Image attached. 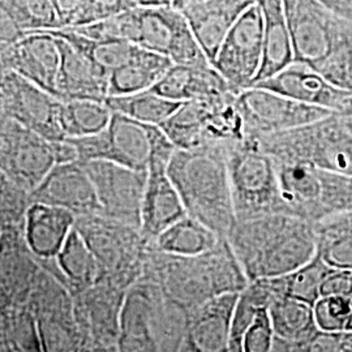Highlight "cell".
Segmentation results:
<instances>
[{"label":"cell","mask_w":352,"mask_h":352,"mask_svg":"<svg viewBox=\"0 0 352 352\" xmlns=\"http://www.w3.org/2000/svg\"><path fill=\"white\" fill-rule=\"evenodd\" d=\"M69 29L94 39H124L145 50L167 56L174 64H212L183 13L173 6H138L113 19Z\"/></svg>","instance_id":"obj_3"},{"label":"cell","mask_w":352,"mask_h":352,"mask_svg":"<svg viewBox=\"0 0 352 352\" xmlns=\"http://www.w3.org/2000/svg\"><path fill=\"white\" fill-rule=\"evenodd\" d=\"M28 308L37 320L42 351H81L71 291L39 265L28 299Z\"/></svg>","instance_id":"obj_11"},{"label":"cell","mask_w":352,"mask_h":352,"mask_svg":"<svg viewBox=\"0 0 352 352\" xmlns=\"http://www.w3.org/2000/svg\"><path fill=\"white\" fill-rule=\"evenodd\" d=\"M0 14L7 16L24 36L63 28L51 0H0Z\"/></svg>","instance_id":"obj_39"},{"label":"cell","mask_w":352,"mask_h":352,"mask_svg":"<svg viewBox=\"0 0 352 352\" xmlns=\"http://www.w3.org/2000/svg\"><path fill=\"white\" fill-rule=\"evenodd\" d=\"M138 6L141 7H164L173 6L174 0H135Z\"/></svg>","instance_id":"obj_49"},{"label":"cell","mask_w":352,"mask_h":352,"mask_svg":"<svg viewBox=\"0 0 352 352\" xmlns=\"http://www.w3.org/2000/svg\"><path fill=\"white\" fill-rule=\"evenodd\" d=\"M317 254L333 269L352 270V209L314 223Z\"/></svg>","instance_id":"obj_34"},{"label":"cell","mask_w":352,"mask_h":352,"mask_svg":"<svg viewBox=\"0 0 352 352\" xmlns=\"http://www.w3.org/2000/svg\"><path fill=\"white\" fill-rule=\"evenodd\" d=\"M347 330H352V315L351 318H350V322H349V325H347Z\"/></svg>","instance_id":"obj_51"},{"label":"cell","mask_w":352,"mask_h":352,"mask_svg":"<svg viewBox=\"0 0 352 352\" xmlns=\"http://www.w3.org/2000/svg\"><path fill=\"white\" fill-rule=\"evenodd\" d=\"M82 1L84 0H51L63 28H69L74 24Z\"/></svg>","instance_id":"obj_47"},{"label":"cell","mask_w":352,"mask_h":352,"mask_svg":"<svg viewBox=\"0 0 352 352\" xmlns=\"http://www.w3.org/2000/svg\"><path fill=\"white\" fill-rule=\"evenodd\" d=\"M321 296L352 298V270L333 269L322 282Z\"/></svg>","instance_id":"obj_46"},{"label":"cell","mask_w":352,"mask_h":352,"mask_svg":"<svg viewBox=\"0 0 352 352\" xmlns=\"http://www.w3.org/2000/svg\"><path fill=\"white\" fill-rule=\"evenodd\" d=\"M157 126L113 113L109 126L100 133L69 140L75 144L80 162L103 160L148 170Z\"/></svg>","instance_id":"obj_14"},{"label":"cell","mask_w":352,"mask_h":352,"mask_svg":"<svg viewBox=\"0 0 352 352\" xmlns=\"http://www.w3.org/2000/svg\"><path fill=\"white\" fill-rule=\"evenodd\" d=\"M151 90L168 100L182 103L223 96L232 91L239 93L214 68L213 64H173Z\"/></svg>","instance_id":"obj_27"},{"label":"cell","mask_w":352,"mask_h":352,"mask_svg":"<svg viewBox=\"0 0 352 352\" xmlns=\"http://www.w3.org/2000/svg\"><path fill=\"white\" fill-rule=\"evenodd\" d=\"M274 337L276 334L269 315V309H263L256 316L254 321L244 336L243 352L272 351Z\"/></svg>","instance_id":"obj_44"},{"label":"cell","mask_w":352,"mask_h":352,"mask_svg":"<svg viewBox=\"0 0 352 352\" xmlns=\"http://www.w3.org/2000/svg\"><path fill=\"white\" fill-rule=\"evenodd\" d=\"M54 36L58 38L60 49L58 98L62 101H106L109 97V74L71 42L56 34Z\"/></svg>","instance_id":"obj_24"},{"label":"cell","mask_w":352,"mask_h":352,"mask_svg":"<svg viewBox=\"0 0 352 352\" xmlns=\"http://www.w3.org/2000/svg\"><path fill=\"white\" fill-rule=\"evenodd\" d=\"M158 291L157 283L144 278L126 289L120 314L119 351H154L151 311Z\"/></svg>","instance_id":"obj_28"},{"label":"cell","mask_w":352,"mask_h":352,"mask_svg":"<svg viewBox=\"0 0 352 352\" xmlns=\"http://www.w3.org/2000/svg\"><path fill=\"white\" fill-rule=\"evenodd\" d=\"M295 62L316 68L352 43V24L336 17L318 0H283Z\"/></svg>","instance_id":"obj_10"},{"label":"cell","mask_w":352,"mask_h":352,"mask_svg":"<svg viewBox=\"0 0 352 352\" xmlns=\"http://www.w3.org/2000/svg\"><path fill=\"white\" fill-rule=\"evenodd\" d=\"M113 110L106 101L65 100L60 104L59 122L65 139L87 138L109 126Z\"/></svg>","instance_id":"obj_36"},{"label":"cell","mask_w":352,"mask_h":352,"mask_svg":"<svg viewBox=\"0 0 352 352\" xmlns=\"http://www.w3.org/2000/svg\"><path fill=\"white\" fill-rule=\"evenodd\" d=\"M238 294H222L189 311L183 351L228 352Z\"/></svg>","instance_id":"obj_23"},{"label":"cell","mask_w":352,"mask_h":352,"mask_svg":"<svg viewBox=\"0 0 352 352\" xmlns=\"http://www.w3.org/2000/svg\"><path fill=\"white\" fill-rule=\"evenodd\" d=\"M62 100L11 69H1L0 113L43 138L64 140L59 122Z\"/></svg>","instance_id":"obj_17"},{"label":"cell","mask_w":352,"mask_h":352,"mask_svg":"<svg viewBox=\"0 0 352 352\" xmlns=\"http://www.w3.org/2000/svg\"><path fill=\"white\" fill-rule=\"evenodd\" d=\"M226 155L223 151L176 149L167 168L187 214L221 236L236 222Z\"/></svg>","instance_id":"obj_4"},{"label":"cell","mask_w":352,"mask_h":352,"mask_svg":"<svg viewBox=\"0 0 352 352\" xmlns=\"http://www.w3.org/2000/svg\"><path fill=\"white\" fill-rule=\"evenodd\" d=\"M256 0H200L180 12L210 63L243 12Z\"/></svg>","instance_id":"obj_25"},{"label":"cell","mask_w":352,"mask_h":352,"mask_svg":"<svg viewBox=\"0 0 352 352\" xmlns=\"http://www.w3.org/2000/svg\"><path fill=\"white\" fill-rule=\"evenodd\" d=\"M252 87L273 90L291 100L340 113L352 91L333 85L314 67L294 62L277 75L261 80Z\"/></svg>","instance_id":"obj_21"},{"label":"cell","mask_w":352,"mask_h":352,"mask_svg":"<svg viewBox=\"0 0 352 352\" xmlns=\"http://www.w3.org/2000/svg\"><path fill=\"white\" fill-rule=\"evenodd\" d=\"M3 347L11 351H42L37 320L28 305L1 308Z\"/></svg>","instance_id":"obj_40"},{"label":"cell","mask_w":352,"mask_h":352,"mask_svg":"<svg viewBox=\"0 0 352 352\" xmlns=\"http://www.w3.org/2000/svg\"><path fill=\"white\" fill-rule=\"evenodd\" d=\"M1 69H11L58 97L60 49L50 32H34L0 46Z\"/></svg>","instance_id":"obj_19"},{"label":"cell","mask_w":352,"mask_h":352,"mask_svg":"<svg viewBox=\"0 0 352 352\" xmlns=\"http://www.w3.org/2000/svg\"><path fill=\"white\" fill-rule=\"evenodd\" d=\"M253 139L276 161L308 162L352 176L351 116L331 113L305 126Z\"/></svg>","instance_id":"obj_5"},{"label":"cell","mask_w":352,"mask_h":352,"mask_svg":"<svg viewBox=\"0 0 352 352\" xmlns=\"http://www.w3.org/2000/svg\"><path fill=\"white\" fill-rule=\"evenodd\" d=\"M30 201L59 206L76 217L101 214L94 184L80 161L55 164L30 193Z\"/></svg>","instance_id":"obj_20"},{"label":"cell","mask_w":352,"mask_h":352,"mask_svg":"<svg viewBox=\"0 0 352 352\" xmlns=\"http://www.w3.org/2000/svg\"><path fill=\"white\" fill-rule=\"evenodd\" d=\"M173 64L167 56L144 49L136 59L116 68L110 74L109 97L128 96L149 90Z\"/></svg>","instance_id":"obj_33"},{"label":"cell","mask_w":352,"mask_h":352,"mask_svg":"<svg viewBox=\"0 0 352 352\" xmlns=\"http://www.w3.org/2000/svg\"><path fill=\"white\" fill-rule=\"evenodd\" d=\"M279 296L273 289L269 278L251 280L238 295L232 317L228 352H243L244 336L263 309H269Z\"/></svg>","instance_id":"obj_35"},{"label":"cell","mask_w":352,"mask_h":352,"mask_svg":"<svg viewBox=\"0 0 352 352\" xmlns=\"http://www.w3.org/2000/svg\"><path fill=\"white\" fill-rule=\"evenodd\" d=\"M56 164L52 141L1 115L0 174L32 193Z\"/></svg>","instance_id":"obj_13"},{"label":"cell","mask_w":352,"mask_h":352,"mask_svg":"<svg viewBox=\"0 0 352 352\" xmlns=\"http://www.w3.org/2000/svg\"><path fill=\"white\" fill-rule=\"evenodd\" d=\"M307 352H352V330H320Z\"/></svg>","instance_id":"obj_45"},{"label":"cell","mask_w":352,"mask_h":352,"mask_svg":"<svg viewBox=\"0 0 352 352\" xmlns=\"http://www.w3.org/2000/svg\"><path fill=\"white\" fill-rule=\"evenodd\" d=\"M315 69L333 85L352 91V43L333 52Z\"/></svg>","instance_id":"obj_43"},{"label":"cell","mask_w":352,"mask_h":352,"mask_svg":"<svg viewBox=\"0 0 352 352\" xmlns=\"http://www.w3.org/2000/svg\"><path fill=\"white\" fill-rule=\"evenodd\" d=\"M135 7H138L135 0H84L74 24L69 28L90 25L104 21Z\"/></svg>","instance_id":"obj_42"},{"label":"cell","mask_w":352,"mask_h":352,"mask_svg":"<svg viewBox=\"0 0 352 352\" xmlns=\"http://www.w3.org/2000/svg\"><path fill=\"white\" fill-rule=\"evenodd\" d=\"M55 261L71 294L88 289L106 277L103 266L76 226Z\"/></svg>","instance_id":"obj_31"},{"label":"cell","mask_w":352,"mask_h":352,"mask_svg":"<svg viewBox=\"0 0 352 352\" xmlns=\"http://www.w3.org/2000/svg\"><path fill=\"white\" fill-rule=\"evenodd\" d=\"M274 329L272 351L307 352L309 343L321 330L316 321L314 305L280 296L269 307Z\"/></svg>","instance_id":"obj_29"},{"label":"cell","mask_w":352,"mask_h":352,"mask_svg":"<svg viewBox=\"0 0 352 352\" xmlns=\"http://www.w3.org/2000/svg\"><path fill=\"white\" fill-rule=\"evenodd\" d=\"M170 161L153 158L148 167V183L141 209L140 231L149 244L184 215L186 206L168 175Z\"/></svg>","instance_id":"obj_22"},{"label":"cell","mask_w":352,"mask_h":352,"mask_svg":"<svg viewBox=\"0 0 352 352\" xmlns=\"http://www.w3.org/2000/svg\"><path fill=\"white\" fill-rule=\"evenodd\" d=\"M318 1L336 17L352 24V0H318Z\"/></svg>","instance_id":"obj_48"},{"label":"cell","mask_w":352,"mask_h":352,"mask_svg":"<svg viewBox=\"0 0 352 352\" xmlns=\"http://www.w3.org/2000/svg\"><path fill=\"white\" fill-rule=\"evenodd\" d=\"M126 292V289L106 277L88 289L72 292L81 351H119Z\"/></svg>","instance_id":"obj_12"},{"label":"cell","mask_w":352,"mask_h":352,"mask_svg":"<svg viewBox=\"0 0 352 352\" xmlns=\"http://www.w3.org/2000/svg\"><path fill=\"white\" fill-rule=\"evenodd\" d=\"M264 20V58L253 84L277 75L295 62L283 0H256Z\"/></svg>","instance_id":"obj_30"},{"label":"cell","mask_w":352,"mask_h":352,"mask_svg":"<svg viewBox=\"0 0 352 352\" xmlns=\"http://www.w3.org/2000/svg\"><path fill=\"white\" fill-rule=\"evenodd\" d=\"M75 226L101 263L106 278L128 289L142 277L149 248L140 228L102 214L78 215Z\"/></svg>","instance_id":"obj_9"},{"label":"cell","mask_w":352,"mask_h":352,"mask_svg":"<svg viewBox=\"0 0 352 352\" xmlns=\"http://www.w3.org/2000/svg\"><path fill=\"white\" fill-rule=\"evenodd\" d=\"M276 164L286 213L314 225L330 215L351 210V175L308 162L276 161Z\"/></svg>","instance_id":"obj_7"},{"label":"cell","mask_w":352,"mask_h":352,"mask_svg":"<svg viewBox=\"0 0 352 352\" xmlns=\"http://www.w3.org/2000/svg\"><path fill=\"white\" fill-rule=\"evenodd\" d=\"M82 164L94 184L102 215L140 228L148 170H136L103 160Z\"/></svg>","instance_id":"obj_18"},{"label":"cell","mask_w":352,"mask_h":352,"mask_svg":"<svg viewBox=\"0 0 352 352\" xmlns=\"http://www.w3.org/2000/svg\"><path fill=\"white\" fill-rule=\"evenodd\" d=\"M141 278L161 286L188 312L217 295L238 294L250 283L227 236L199 256L149 250Z\"/></svg>","instance_id":"obj_2"},{"label":"cell","mask_w":352,"mask_h":352,"mask_svg":"<svg viewBox=\"0 0 352 352\" xmlns=\"http://www.w3.org/2000/svg\"><path fill=\"white\" fill-rule=\"evenodd\" d=\"M222 238L210 227L187 214L151 240L148 248L174 256H199L213 250Z\"/></svg>","instance_id":"obj_32"},{"label":"cell","mask_w":352,"mask_h":352,"mask_svg":"<svg viewBox=\"0 0 352 352\" xmlns=\"http://www.w3.org/2000/svg\"><path fill=\"white\" fill-rule=\"evenodd\" d=\"M333 270L316 253L315 257L296 270L280 277L269 278L278 296H289L315 305L321 298V286L327 274Z\"/></svg>","instance_id":"obj_37"},{"label":"cell","mask_w":352,"mask_h":352,"mask_svg":"<svg viewBox=\"0 0 352 352\" xmlns=\"http://www.w3.org/2000/svg\"><path fill=\"white\" fill-rule=\"evenodd\" d=\"M227 239L250 282L289 274L317 253L314 225L291 214L236 221Z\"/></svg>","instance_id":"obj_1"},{"label":"cell","mask_w":352,"mask_h":352,"mask_svg":"<svg viewBox=\"0 0 352 352\" xmlns=\"http://www.w3.org/2000/svg\"><path fill=\"white\" fill-rule=\"evenodd\" d=\"M226 160L236 221L286 213L277 164L257 140L245 138L235 144Z\"/></svg>","instance_id":"obj_8"},{"label":"cell","mask_w":352,"mask_h":352,"mask_svg":"<svg viewBox=\"0 0 352 352\" xmlns=\"http://www.w3.org/2000/svg\"><path fill=\"white\" fill-rule=\"evenodd\" d=\"M264 58V20L257 1L232 26L214 58V68L236 89L256 81Z\"/></svg>","instance_id":"obj_16"},{"label":"cell","mask_w":352,"mask_h":352,"mask_svg":"<svg viewBox=\"0 0 352 352\" xmlns=\"http://www.w3.org/2000/svg\"><path fill=\"white\" fill-rule=\"evenodd\" d=\"M316 321L321 330H347L352 315V298L321 296L315 305Z\"/></svg>","instance_id":"obj_41"},{"label":"cell","mask_w":352,"mask_h":352,"mask_svg":"<svg viewBox=\"0 0 352 352\" xmlns=\"http://www.w3.org/2000/svg\"><path fill=\"white\" fill-rule=\"evenodd\" d=\"M75 225L72 212L43 202H32L24 223L26 247L37 261L54 260Z\"/></svg>","instance_id":"obj_26"},{"label":"cell","mask_w":352,"mask_h":352,"mask_svg":"<svg viewBox=\"0 0 352 352\" xmlns=\"http://www.w3.org/2000/svg\"><path fill=\"white\" fill-rule=\"evenodd\" d=\"M236 106L243 118L245 138H260L305 126L333 113L305 104L261 87L240 90Z\"/></svg>","instance_id":"obj_15"},{"label":"cell","mask_w":352,"mask_h":352,"mask_svg":"<svg viewBox=\"0 0 352 352\" xmlns=\"http://www.w3.org/2000/svg\"><path fill=\"white\" fill-rule=\"evenodd\" d=\"M238 94L183 102L160 126L177 149L228 151L245 139Z\"/></svg>","instance_id":"obj_6"},{"label":"cell","mask_w":352,"mask_h":352,"mask_svg":"<svg viewBox=\"0 0 352 352\" xmlns=\"http://www.w3.org/2000/svg\"><path fill=\"white\" fill-rule=\"evenodd\" d=\"M106 103L113 113H123L154 126H161L182 104V102L168 100L151 89L128 96H111L106 98Z\"/></svg>","instance_id":"obj_38"},{"label":"cell","mask_w":352,"mask_h":352,"mask_svg":"<svg viewBox=\"0 0 352 352\" xmlns=\"http://www.w3.org/2000/svg\"><path fill=\"white\" fill-rule=\"evenodd\" d=\"M340 113H343V115H347V116H351L352 118V93Z\"/></svg>","instance_id":"obj_50"}]
</instances>
